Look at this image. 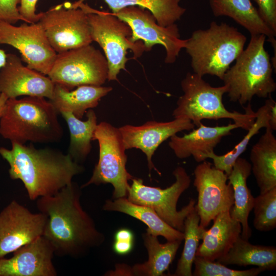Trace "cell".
Returning a JSON list of instances; mask_svg holds the SVG:
<instances>
[{
	"label": "cell",
	"instance_id": "cell-1",
	"mask_svg": "<svg viewBox=\"0 0 276 276\" xmlns=\"http://www.w3.org/2000/svg\"><path fill=\"white\" fill-rule=\"evenodd\" d=\"M81 189L72 181L55 194L36 200L38 210L47 217L42 236L57 256L80 258L105 242V235L82 206Z\"/></svg>",
	"mask_w": 276,
	"mask_h": 276
},
{
	"label": "cell",
	"instance_id": "cell-2",
	"mask_svg": "<svg viewBox=\"0 0 276 276\" xmlns=\"http://www.w3.org/2000/svg\"><path fill=\"white\" fill-rule=\"evenodd\" d=\"M0 155L9 166L10 178L23 183L32 201L55 194L84 171L68 153L51 148L38 149L31 143L11 142V149L0 147Z\"/></svg>",
	"mask_w": 276,
	"mask_h": 276
},
{
	"label": "cell",
	"instance_id": "cell-3",
	"mask_svg": "<svg viewBox=\"0 0 276 276\" xmlns=\"http://www.w3.org/2000/svg\"><path fill=\"white\" fill-rule=\"evenodd\" d=\"M52 104L45 98L8 99L0 118V135L11 142L25 144L60 141L63 129Z\"/></svg>",
	"mask_w": 276,
	"mask_h": 276
},
{
	"label": "cell",
	"instance_id": "cell-4",
	"mask_svg": "<svg viewBox=\"0 0 276 276\" xmlns=\"http://www.w3.org/2000/svg\"><path fill=\"white\" fill-rule=\"evenodd\" d=\"M246 37L225 22L212 21L206 29L194 31L186 39L185 49L191 57L193 73L210 75L222 80L224 75L244 49Z\"/></svg>",
	"mask_w": 276,
	"mask_h": 276
},
{
	"label": "cell",
	"instance_id": "cell-5",
	"mask_svg": "<svg viewBox=\"0 0 276 276\" xmlns=\"http://www.w3.org/2000/svg\"><path fill=\"white\" fill-rule=\"evenodd\" d=\"M250 41L225 73L222 81L227 86L230 101L243 106L254 96L266 98L276 89L273 67L265 49L266 36L250 35Z\"/></svg>",
	"mask_w": 276,
	"mask_h": 276
},
{
	"label": "cell",
	"instance_id": "cell-6",
	"mask_svg": "<svg viewBox=\"0 0 276 276\" xmlns=\"http://www.w3.org/2000/svg\"><path fill=\"white\" fill-rule=\"evenodd\" d=\"M183 95L178 98L172 116L174 119L191 121L198 127L204 119L218 120L228 119L239 124L247 131L254 123L256 112L250 103L244 107L245 112L230 111L223 103V96L227 92V86L214 87L206 82L203 77L194 73H188L181 82Z\"/></svg>",
	"mask_w": 276,
	"mask_h": 276
},
{
	"label": "cell",
	"instance_id": "cell-7",
	"mask_svg": "<svg viewBox=\"0 0 276 276\" xmlns=\"http://www.w3.org/2000/svg\"><path fill=\"white\" fill-rule=\"evenodd\" d=\"M64 4L70 8L80 7L86 12L93 41L102 49L108 62V80H117L121 70H125L129 59L126 56L128 50L132 52L134 59L146 51L142 41L131 40L132 30L128 24L111 12L95 9L84 3Z\"/></svg>",
	"mask_w": 276,
	"mask_h": 276
},
{
	"label": "cell",
	"instance_id": "cell-8",
	"mask_svg": "<svg viewBox=\"0 0 276 276\" xmlns=\"http://www.w3.org/2000/svg\"><path fill=\"white\" fill-rule=\"evenodd\" d=\"M93 140L99 144V160L91 176L81 189L91 185L110 183L113 188V199L127 197L128 181L134 177L126 169V149L119 128L101 122L97 126Z\"/></svg>",
	"mask_w": 276,
	"mask_h": 276
},
{
	"label": "cell",
	"instance_id": "cell-9",
	"mask_svg": "<svg viewBox=\"0 0 276 276\" xmlns=\"http://www.w3.org/2000/svg\"><path fill=\"white\" fill-rule=\"evenodd\" d=\"M175 182L166 189L146 186L141 178L134 177L128 191L127 198L135 204L152 208L168 224L181 232L187 215L195 207L191 199L180 211L177 210L179 198L191 183V178L185 169L176 167L173 172Z\"/></svg>",
	"mask_w": 276,
	"mask_h": 276
},
{
	"label": "cell",
	"instance_id": "cell-10",
	"mask_svg": "<svg viewBox=\"0 0 276 276\" xmlns=\"http://www.w3.org/2000/svg\"><path fill=\"white\" fill-rule=\"evenodd\" d=\"M107 59L91 44L57 53L48 76L72 90L82 85L102 86L108 78Z\"/></svg>",
	"mask_w": 276,
	"mask_h": 276
},
{
	"label": "cell",
	"instance_id": "cell-11",
	"mask_svg": "<svg viewBox=\"0 0 276 276\" xmlns=\"http://www.w3.org/2000/svg\"><path fill=\"white\" fill-rule=\"evenodd\" d=\"M57 53L91 44L93 40L86 12L64 3L42 12L38 21Z\"/></svg>",
	"mask_w": 276,
	"mask_h": 276
},
{
	"label": "cell",
	"instance_id": "cell-12",
	"mask_svg": "<svg viewBox=\"0 0 276 276\" xmlns=\"http://www.w3.org/2000/svg\"><path fill=\"white\" fill-rule=\"evenodd\" d=\"M111 13L128 24L132 30L131 40L142 41L146 52L150 51L156 44L163 45L166 51L165 62L167 64L174 63L181 49L185 48L186 39L180 38L177 25L160 26L147 9L129 6Z\"/></svg>",
	"mask_w": 276,
	"mask_h": 276
},
{
	"label": "cell",
	"instance_id": "cell-13",
	"mask_svg": "<svg viewBox=\"0 0 276 276\" xmlns=\"http://www.w3.org/2000/svg\"><path fill=\"white\" fill-rule=\"evenodd\" d=\"M194 174L193 185L198 192L195 207L199 224L205 228L219 214L231 210L234 203L233 189L227 182V175L205 160L196 167Z\"/></svg>",
	"mask_w": 276,
	"mask_h": 276
},
{
	"label": "cell",
	"instance_id": "cell-14",
	"mask_svg": "<svg viewBox=\"0 0 276 276\" xmlns=\"http://www.w3.org/2000/svg\"><path fill=\"white\" fill-rule=\"evenodd\" d=\"M10 45L18 50L21 60L29 68L48 76L57 53L52 48L39 22L19 26L0 22V44Z\"/></svg>",
	"mask_w": 276,
	"mask_h": 276
},
{
	"label": "cell",
	"instance_id": "cell-15",
	"mask_svg": "<svg viewBox=\"0 0 276 276\" xmlns=\"http://www.w3.org/2000/svg\"><path fill=\"white\" fill-rule=\"evenodd\" d=\"M47 221L13 200L0 212V258L42 236Z\"/></svg>",
	"mask_w": 276,
	"mask_h": 276
},
{
	"label": "cell",
	"instance_id": "cell-16",
	"mask_svg": "<svg viewBox=\"0 0 276 276\" xmlns=\"http://www.w3.org/2000/svg\"><path fill=\"white\" fill-rule=\"evenodd\" d=\"M55 83L47 75L25 66L16 54H7L5 65L0 69V93L8 99L36 96L51 100Z\"/></svg>",
	"mask_w": 276,
	"mask_h": 276
},
{
	"label": "cell",
	"instance_id": "cell-17",
	"mask_svg": "<svg viewBox=\"0 0 276 276\" xmlns=\"http://www.w3.org/2000/svg\"><path fill=\"white\" fill-rule=\"evenodd\" d=\"M194 127V124L189 120L174 119L169 122L148 121L140 126L126 125L119 129L126 149H140L147 157L149 171L154 169L160 175L152 161L157 148L173 135L183 130H192Z\"/></svg>",
	"mask_w": 276,
	"mask_h": 276
},
{
	"label": "cell",
	"instance_id": "cell-18",
	"mask_svg": "<svg viewBox=\"0 0 276 276\" xmlns=\"http://www.w3.org/2000/svg\"><path fill=\"white\" fill-rule=\"evenodd\" d=\"M54 250L42 236L13 252L9 259L0 258V276H56Z\"/></svg>",
	"mask_w": 276,
	"mask_h": 276
},
{
	"label": "cell",
	"instance_id": "cell-19",
	"mask_svg": "<svg viewBox=\"0 0 276 276\" xmlns=\"http://www.w3.org/2000/svg\"><path fill=\"white\" fill-rule=\"evenodd\" d=\"M240 128L236 123L227 125L207 126L202 123L196 129L182 136L174 134L170 137L169 146L176 156L184 159L192 156L196 162L205 160L204 155L213 151L222 139Z\"/></svg>",
	"mask_w": 276,
	"mask_h": 276
},
{
	"label": "cell",
	"instance_id": "cell-20",
	"mask_svg": "<svg viewBox=\"0 0 276 276\" xmlns=\"http://www.w3.org/2000/svg\"><path fill=\"white\" fill-rule=\"evenodd\" d=\"M142 238L148 254V260L130 267L117 264L114 271L107 275L162 276L172 263L182 240H177L160 243L157 237L146 231Z\"/></svg>",
	"mask_w": 276,
	"mask_h": 276
},
{
	"label": "cell",
	"instance_id": "cell-21",
	"mask_svg": "<svg viewBox=\"0 0 276 276\" xmlns=\"http://www.w3.org/2000/svg\"><path fill=\"white\" fill-rule=\"evenodd\" d=\"M208 230L202 232V243L199 245L196 256L210 261L217 260L224 255L241 235L240 223L233 218L230 210L219 214L213 220Z\"/></svg>",
	"mask_w": 276,
	"mask_h": 276
},
{
	"label": "cell",
	"instance_id": "cell-22",
	"mask_svg": "<svg viewBox=\"0 0 276 276\" xmlns=\"http://www.w3.org/2000/svg\"><path fill=\"white\" fill-rule=\"evenodd\" d=\"M251 172L250 163L240 156L227 175L228 182L234 191V203L230 210V214L233 218L240 223L242 227L240 236L246 240H248L251 235L248 218L253 209L254 201V197L247 186V180Z\"/></svg>",
	"mask_w": 276,
	"mask_h": 276
},
{
	"label": "cell",
	"instance_id": "cell-23",
	"mask_svg": "<svg viewBox=\"0 0 276 276\" xmlns=\"http://www.w3.org/2000/svg\"><path fill=\"white\" fill-rule=\"evenodd\" d=\"M112 89L111 87L82 85L69 90L55 84L53 96L49 101L59 114L69 112L81 119L88 109L97 106L101 99Z\"/></svg>",
	"mask_w": 276,
	"mask_h": 276
},
{
	"label": "cell",
	"instance_id": "cell-24",
	"mask_svg": "<svg viewBox=\"0 0 276 276\" xmlns=\"http://www.w3.org/2000/svg\"><path fill=\"white\" fill-rule=\"evenodd\" d=\"M209 4L214 16L231 18L250 35L262 34L267 40L275 38L276 32L262 18L251 0H209Z\"/></svg>",
	"mask_w": 276,
	"mask_h": 276
},
{
	"label": "cell",
	"instance_id": "cell-25",
	"mask_svg": "<svg viewBox=\"0 0 276 276\" xmlns=\"http://www.w3.org/2000/svg\"><path fill=\"white\" fill-rule=\"evenodd\" d=\"M273 132L266 128L250 153L251 170L260 194L276 187V137Z\"/></svg>",
	"mask_w": 276,
	"mask_h": 276
},
{
	"label": "cell",
	"instance_id": "cell-26",
	"mask_svg": "<svg viewBox=\"0 0 276 276\" xmlns=\"http://www.w3.org/2000/svg\"><path fill=\"white\" fill-rule=\"evenodd\" d=\"M256 112V120L247 133L231 151L222 155H217L211 151L204 155V158H211L214 167L224 172L227 175L231 172L236 159L245 151L252 137L258 133L262 128L276 130V102L271 96Z\"/></svg>",
	"mask_w": 276,
	"mask_h": 276
},
{
	"label": "cell",
	"instance_id": "cell-27",
	"mask_svg": "<svg viewBox=\"0 0 276 276\" xmlns=\"http://www.w3.org/2000/svg\"><path fill=\"white\" fill-rule=\"evenodd\" d=\"M102 209L127 214L143 222L147 226L146 232L155 236L164 237L167 241L183 240L184 234L165 222L152 208L135 204L127 197L107 200Z\"/></svg>",
	"mask_w": 276,
	"mask_h": 276
},
{
	"label": "cell",
	"instance_id": "cell-28",
	"mask_svg": "<svg viewBox=\"0 0 276 276\" xmlns=\"http://www.w3.org/2000/svg\"><path fill=\"white\" fill-rule=\"evenodd\" d=\"M217 261L224 265L256 266L265 270L276 268V248L251 244L240 235L228 251Z\"/></svg>",
	"mask_w": 276,
	"mask_h": 276
},
{
	"label": "cell",
	"instance_id": "cell-29",
	"mask_svg": "<svg viewBox=\"0 0 276 276\" xmlns=\"http://www.w3.org/2000/svg\"><path fill=\"white\" fill-rule=\"evenodd\" d=\"M60 114L65 121L70 133L67 153L74 161L80 164L91 150V141L98 125L96 114L94 110L88 109L85 121L81 120L69 112H63Z\"/></svg>",
	"mask_w": 276,
	"mask_h": 276
},
{
	"label": "cell",
	"instance_id": "cell-30",
	"mask_svg": "<svg viewBox=\"0 0 276 276\" xmlns=\"http://www.w3.org/2000/svg\"><path fill=\"white\" fill-rule=\"evenodd\" d=\"M85 0L73 3L78 4ZM114 13L129 6H137L148 10L158 25L163 27L175 24L185 14L186 9L179 3L181 0H103Z\"/></svg>",
	"mask_w": 276,
	"mask_h": 276
},
{
	"label": "cell",
	"instance_id": "cell-31",
	"mask_svg": "<svg viewBox=\"0 0 276 276\" xmlns=\"http://www.w3.org/2000/svg\"><path fill=\"white\" fill-rule=\"evenodd\" d=\"M200 217L194 207L187 215L184 222L185 243L175 271L172 275L192 276V266L204 227L199 224Z\"/></svg>",
	"mask_w": 276,
	"mask_h": 276
},
{
	"label": "cell",
	"instance_id": "cell-32",
	"mask_svg": "<svg viewBox=\"0 0 276 276\" xmlns=\"http://www.w3.org/2000/svg\"><path fill=\"white\" fill-rule=\"evenodd\" d=\"M253 225L259 231L268 232L276 227V187L254 197Z\"/></svg>",
	"mask_w": 276,
	"mask_h": 276
},
{
	"label": "cell",
	"instance_id": "cell-33",
	"mask_svg": "<svg viewBox=\"0 0 276 276\" xmlns=\"http://www.w3.org/2000/svg\"><path fill=\"white\" fill-rule=\"evenodd\" d=\"M193 264V276H257L264 270L257 267L247 270L231 269L215 261L196 256Z\"/></svg>",
	"mask_w": 276,
	"mask_h": 276
},
{
	"label": "cell",
	"instance_id": "cell-34",
	"mask_svg": "<svg viewBox=\"0 0 276 276\" xmlns=\"http://www.w3.org/2000/svg\"><path fill=\"white\" fill-rule=\"evenodd\" d=\"M20 2L21 0H0V22L15 25L22 20L27 23L19 12Z\"/></svg>",
	"mask_w": 276,
	"mask_h": 276
},
{
	"label": "cell",
	"instance_id": "cell-35",
	"mask_svg": "<svg viewBox=\"0 0 276 276\" xmlns=\"http://www.w3.org/2000/svg\"><path fill=\"white\" fill-rule=\"evenodd\" d=\"M134 239L133 233L130 229L126 228L118 229L114 235L113 251L119 255L130 253L133 247Z\"/></svg>",
	"mask_w": 276,
	"mask_h": 276
},
{
	"label": "cell",
	"instance_id": "cell-36",
	"mask_svg": "<svg viewBox=\"0 0 276 276\" xmlns=\"http://www.w3.org/2000/svg\"><path fill=\"white\" fill-rule=\"evenodd\" d=\"M264 21L276 32V0H254Z\"/></svg>",
	"mask_w": 276,
	"mask_h": 276
},
{
	"label": "cell",
	"instance_id": "cell-37",
	"mask_svg": "<svg viewBox=\"0 0 276 276\" xmlns=\"http://www.w3.org/2000/svg\"><path fill=\"white\" fill-rule=\"evenodd\" d=\"M37 1L38 0H21L18 7L19 12L28 24L37 22L41 17L42 12H36Z\"/></svg>",
	"mask_w": 276,
	"mask_h": 276
},
{
	"label": "cell",
	"instance_id": "cell-38",
	"mask_svg": "<svg viewBox=\"0 0 276 276\" xmlns=\"http://www.w3.org/2000/svg\"><path fill=\"white\" fill-rule=\"evenodd\" d=\"M8 98L3 93H0V118L4 111Z\"/></svg>",
	"mask_w": 276,
	"mask_h": 276
},
{
	"label": "cell",
	"instance_id": "cell-39",
	"mask_svg": "<svg viewBox=\"0 0 276 276\" xmlns=\"http://www.w3.org/2000/svg\"><path fill=\"white\" fill-rule=\"evenodd\" d=\"M7 59V54L0 48V69L5 65Z\"/></svg>",
	"mask_w": 276,
	"mask_h": 276
}]
</instances>
